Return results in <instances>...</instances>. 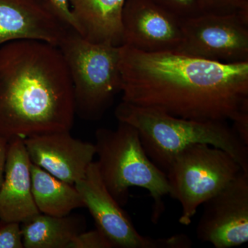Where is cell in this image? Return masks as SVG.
Returning <instances> with one entry per match:
<instances>
[{"label":"cell","mask_w":248,"mask_h":248,"mask_svg":"<svg viewBox=\"0 0 248 248\" xmlns=\"http://www.w3.org/2000/svg\"><path fill=\"white\" fill-rule=\"evenodd\" d=\"M120 65L123 102L197 121L232 122L248 112V62L223 63L122 45Z\"/></svg>","instance_id":"obj_1"},{"label":"cell","mask_w":248,"mask_h":248,"mask_svg":"<svg viewBox=\"0 0 248 248\" xmlns=\"http://www.w3.org/2000/svg\"><path fill=\"white\" fill-rule=\"evenodd\" d=\"M76 114L71 76L58 46L35 40L0 46V136L9 141L70 131Z\"/></svg>","instance_id":"obj_2"},{"label":"cell","mask_w":248,"mask_h":248,"mask_svg":"<svg viewBox=\"0 0 248 248\" xmlns=\"http://www.w3.org/2000/svg\"><path fill=\"white\" fill-rule=\"evenodd\" d=\"M115 114L119 122L138 130L146 154L165 172L183 150L205 143L226 151L248 173V146L228 122L179 118L123 101Z\"/></svg>","instance_id":"obj_3"},{"label":"cell","mask_w":248,"mask_h":248,"mask_svg":"<svg viewBox=\"0 0 248 248\" xmlns=\"http://www.w3.org/2000/svg\"><path fill=\"white\" fill-rule=\"evenodd\" d=\"M99 174L110 195L121 206L128 203L130 187L149 192L153 199L151 219L159 222L164 213V198L170 187L166 172L146 154L138 130L125 122L117 128H99L95 133Z\"/></svg>","instance_id":"obj_4"},{"label":"cell","mask_w":248,"mask_h":248,"mask_svg":"<svg viewBox=\"0 0 248 248\" xmlns=\"http://www.w3.org/2000/svg\"><path fill=\"white\" fill-rule=\"evenodd\" d=\"M120 46L90 42L73 29L58 46L71 76L76 113L84 120H100L122 93Z\"/></svg>","instance_id":"obj_5"},{"label":"cell","mask_w":248,"mask_h":248,"mask_svg":"<svg viewBox=\"0 0 248 248\" xmlns=\"http://www.w3.org/2000/svg\"><path fill=\"white\" fill-rule=\"evenodd\" d=\"M243 172L231 155L210 145L197 143L180 152L166 171L169 195L182 206L179 223L189 226L200 205Z\"/></svg>","instance_id":"obj_6"},{"label":"cell","mask_w":248,"mask_h":248,"mask_svg":"<svg viewBox=\"0 0 248 248\" xmlns=\"http://www.w3.org/2000/svg\"><path fill=\"white\" fill-rule=\"evenodd\" d=\"M75 186L82 198L84 208L100 231L117 248H189L192 241L185 234L167 238L148 237L139 233L128 214L110 195L103 182L97 163L93 161L82 179Z\"/></svg>","instance_id":"obj_7"},{"label":"cell","mask_w":248,"mask_h":248,"mask_svg":"<svg viewBox=\"0 0 248 248\" xmlns=\"http://www.w3.org/2000/svg\"><path fill=\"white\" fill-rule=\"evenodd\" d=\"M182 43L176 52L223 63L248 62V10L203 13L182 19Z\"/></svg>","instance_id":"obj_8"},{"label":"cell","mask_w":248,"mask_h":248,"mask_svg":"<svg viewBox=\"0 0 248 248\" xmlns=\"http://www.w3.org/2000/svg\"><path fill=\"white\" fill-rule=\"evenodd\" d=\"M196 234L216 248L237 247L248 241V173L243 172L203 204Z\"/></svg>","instance_id":"obj_9"},{"label":"cell","mask_w":248,"mask_h":248,"mask_svg":"<svg viewBox=\"0 0 248 248\" xmlns=\"http://www.w3.org/2000/svg\"><path fill=\"white\" fill-rule=\"evenodd\" d=\"M122 45L146 53L177 51L183 41L182 19L151 0H125Z\"/></svg>","instance_id":"obj_10"},{"label":"cell","mask_w":248,"mask_h":248,"mask_svg":"<svg viewBox=\"0 0 248 248\" xmlns=\"http://www.w3.org/2000/svg\"><path fill=\"white\" fill-rule=\"evenodd\" d=\"M24 142L32 164L72 185L84 177L96 155L94 144L73 138L70 131L34 135Z\"/></svg>","instance_id":"obj_11"},{"label":"cell","mask_w":248,"mask_h":248,"mask_svg":"<svg viewBox=\"0 0 248 248\" xmlns=\"http://www.w3.org/2000/svg\"><path fill=\"white\" fill-rule=\"evenodd\" d=\"M70 29L48 0H0V46L35 40L58 46Z\"/></svg>","instance_id":"obj_12"},{"label":"cell","mask_w":248,"mask_h":248,"mask_svg":"<svg viewBox=\"0 0 248 248\" xmlns=\"http://www.w3.org/2000/svg\"><path fill=\"white\" fill-rule=\"evenodd\" d=\"M31 166L24 139L10 140L0 187V221L21 224L40 213L32 197Z\"/></svg>","instance_id":"obj_13"},{"label":"cell","mask_w":248,"mask_h":248,"mask_svg":"<svg viewBox=\"0 0 248 248\" xmlns=\"http://www.w3.org/2000/svg\"><path fill=\"white\" fill-rule=\"evenodd\" d=\"M79 33L94 43L122 45V15L125 0H69Z\"/></svg>","instance_id":"obj_14"},{"label":"cell","mask_w":248,"mask_h":248,"mask_svg":"<svg viewBox=\"0 0 248 248\" xmlns=\"http://www.w3.org/2000/svg\"><path fill=\"white\" fill-rule=\"evenodd\" d=\"M84 218L76 215L55 217L38 213L21 223L24 248H68L85 231Z\"/></svg>","instance_id":"obj_15"},{"label":"cell","mask_w":248,"mask_h":248,"mask_svg":"<svg viewBox=\"0 0 248 248\" xmlns=\"http://www.w3.org/2000/svg\"><path fill=\"white\" fill-rule=\"evenodd\" d=\"M31 172L32 197L40 213L64 217L76 209L84 208L75 185L60 180L32 163Z\"/></svg>","instance_id":"obj_16"},{"label":"cell","mask_w":248,"mask_h":248,"mask_svg":"<svg viewBox=\"0 0 248 248\" xmlns=\"http://www.w3.org/2000/svg\"><path fill=\"white\" fill-rule=\"evenodd\" d=\"M181 19H189L203 14L197 0H151Z\"/></svg>","instance_id":"obj_17"},{"label":"cell","mask_w":248,"mask_h":248,"mask_svg":"<svg viewBox=\"0 0 248 248\" xmlns=\"http://www.w3.org/2000/svg\"><path fill=\"white\" fill-rule=\"evenodd\" d=\"M203 13L226 14L248 10V0H197Z\"/></svg>","instance_id":"obj_18"},{"label":"cell","mask_w":248,"mask_h":248,"mask_svg":"<svg viewBox=\"0 0 248 248\" xmlns=\"http://www.w3.org/2000/svg\"><path fill=\"white\" fill-rule=\"evenodd\" d=\"M68 248H112V246L106 236L95 229L76 235Z\"/></svg>","instance_id":"obj_19"},{"label":"cell","mask_w":248,"mask_h":248,"mask_svg":"<svg viewBox=\"0 0 248 248\" xmlns=\"http://www.w3.org/2000/svg\"><path fill=\"white\" fill-rule=\"evenodd\" d=\"M0 248H24L20 223L0 221Z\"/></svg>","instance_id":"obj_20"},{"label":"cell","mask_w":248,"mask_h":248,"mask_svg":"<svg viewBox=\"0 0 248 248\" xmlns=\"http://www.w3.org/2000/svg\"><path fill=\"white\" fill-rule=\"evenodd\" d=\"M62 20L79 33V27L72 12L69 0H48Z\"/></svg>","instance_id":"obj_21"},{"label":"cell","mask_w":248,"mask_h":248,"mask_svg":"<svg viewBox=\"0 0 248 248\" xmlns=\"http://www.w3.org/2000/svg\"><path fill=\"white\" fill-rule=\"evenodd\" d=\"M8 144L9 141L3 137L0 136V187L4 179Z\"/></svg>","instance_id":"obj_22"}]
</instances>
